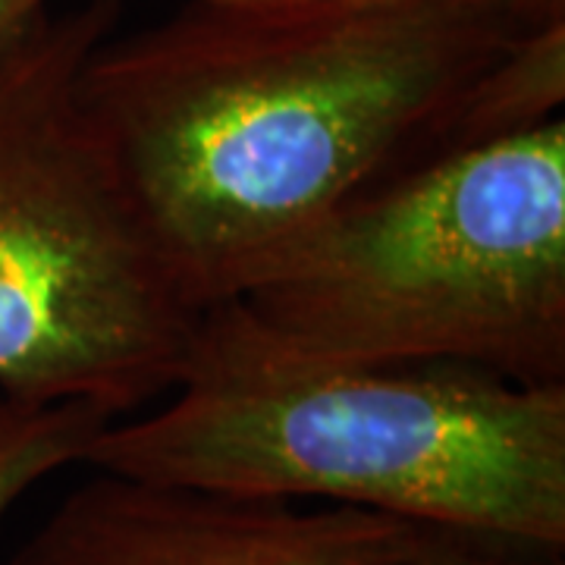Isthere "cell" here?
Returning <instances> with one entry per match:
<instances>
[{"instance_id":"52a82bcc","label":"cell","mask_w":565,"mask_h":565,"mask_svg":"<svg viewBox=\"0 0 565 565\" xmlns=\"http://www.w3.org/2000/svg\"><path fill=\"white\" fill-rule=\"evenodd\" d=\"M110 422L88 405H35L0 393V527L51 475L85 462Z\"/></svg>"},{"instance_id":"6da1fadb","label":"cell","mask_w":565,"mask_h":565,"mask_svg":"<svg viewBox=\"0 0 565 565\" xmlns=\"http://www.w3.org/2000/svg\"><path fill=\"white\" fill-rule=\"evenodd\" d=\"M525 22L509 0H192L82 66L79 95L189 299H236L305 233L437 158Z\"/></svg>"},{"instance_id":"30bf717a","label":"cell","mask_w":565,"mask_h":565,"mask_svg":"<svg viewBox=\"0 0 565 565\" xmlns=\"http://www.w3.org/2000/svg\"><path fill=\"white\" fill-rule=\"evenodd\" d=\"M509 3L525 25L565 17V0H509Z\"/></svg>"},{"instance_id":"8fae6325","label":"cell","mask_w":565,"mask_h":565,"mask_svg":"<svg viewBox=\"0 0 565 565\" xmlns=\"http://www.w3.org/2000/svg\"><path fill=\"white\" fill-rule=\"evenodd\" d=\"M223 7H302V3H323V0H207Z\"/></svg>"},{"instance_id":"3957f363","label":"cell","mask_w":565,"mask_h":565,"mask_svg":"<svg viewBox=\"0 0 565 565\" xmlns=\"http://www.w3.org/2000/svg\"><path fill=\"white\" fill-rule=\"evenodd\" d=\"M311 355L565 384V117L408 167L233 299Z\"/></svg>"},{"instance_id":"277c9868","label":"cell","mask_w":565,"mask_h":565,"mask_svg":"<svg viewBox=\"0 0 565 565\" xmlns=\"http://www.w3.org/2000/svg\"><path fill=\"white\" fill-rule=\"evenodd\" d=\"M117 17L54 7L0 57V393L114 422L170 393L204 311L82 107Z\"/></svg>"},{"instance_id":"5b68a950","label":"cell","mask_w":565,"mask_h":565,"mask_svg":"<svg viewBox=\"0 0 565 565\" xmlns=\"http://www.w3.org/2000/svg\"><path fill=\"white\" fill-rule=\"evenodd\" d=\"M88 471L7 565H440L456 544L364 509Z\"/></svg>"},{"instance_id":"9c48e42d","label":"cell","mask_w":565,"mask_h":565,"mask_svg":"<svg viewBox=\"0 0 565 565\" xmlns=\"http://www.w3.org/2000/svg\"><path fill=\"white\" fill-rule=\"evenodd\" d=\"M57 0H0V57L54 10Z\"/></svg>"},{"instance_id":"7c38bea8","label":"cell","mask_w":565,"mask_h":565,"mask_svg":"<svg viewBox=\"0 0 565 565\" xmlns=\"http://www.w3.org/2000/svg\"><path fill=\"white\" fill-rule=\"evenodd\" d=\"M456 544H459V541H456ZM456 544H452V550H456ZM452 550H449V553H446V559L440 565H449V559H452Z\"/></svg>"},{"instance_id":"7a4b0ae2","label":"cell","mask_w":565,"mask_h":565,"mask_svg":"<svg viewBox=\"0 0 565 565\" xmlns=\"http://www.w3.org/2000/svg\"><path fill=\"white\" fill-rule=\"evenodd\" d=\"M167 396L102 427L82 468L565 553V384L323 359L226 299L202 311Z\"/></svg>"},{"instance_id":"8992f818","label":"cell","mask_w":565,"mask_h":565,"mask_svg":"<svg viewBox=\"0 0 565 565\" xmlns=\"http://www.w3.org/2000/svg\"><path fill=\"white\" fill-rule=\"evenodd\" d=\"M563 104L565 17L522 25L465 88L440 154L563 120Z\"/></svg>"},{"instance_id":"ba28073f","label":"cell","mask_w":565,"mask_h":565,"mask_svg":"<svg viewBox=\"0 0 565 565\" xmlns=\"http://www.w3.org/2000/svg\"><path fill=\"white\" fill-rule=\"evenodd\" d=\"M449 565H565V553L500 550V546H475L459 541Z\"/></svg>"}]
</instances>
